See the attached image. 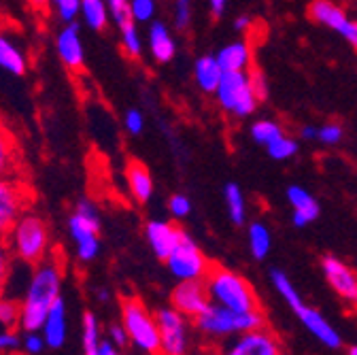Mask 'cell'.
I'll list each match as a JSON object with an SVG mask.
<instances>
[{
	"mask_svg": "<svg viewBox=\"0 0 357 355\" xmlns=\"http://www.w3.org/2000/svg\"><path fill=\"white\" fill-rule=\"evenodd\" d=\"M62 273L64 266L60 257H45L40 264L32 266V275L22 298V322L24 332H40L50 308L62 298Z\"/></svg>",
	"mask_w": 357,
	"mask_h": 355,
	"instance_id": "1",
	"label": "cell"
},
{
	"mask_svg": "<svg viewBox=\"0 0 357 355\" xmlns=\"http://www.w3.org/2000/svg\"><path fill=\"white\" fill-rule=\"evenodd\" d=\"M204 283H206L213 304L226 306L232 310H241V313L259 310V300H257L253 285L236 271L213 264V269L208 271Z\"/></svg>",
	"mask_w": 357,
	"mask_h": 355,
	"instance_id": "2",
	"label": "cell"
},
{
	"mask_svg": "<svg viewBox=\"0 0 357 355\" xmlns=\"http://www.w3.org/2000/svg\"><path fill=\"white\" fill-rule=\"evenodd\" d=\"M194 326L202 336L211 340H221V338H234L249 330L264 328L266 317L261 313V308L251 310V313H241V310H232L211 302L204 313L194 319Z\"/></svg>",
	"mask_w": 357,
	"mask_h": 355,
	"instance_id": "3",
	"label": "cell"
},
{
	"mask_svg": "<svg viewBox=\"0 0 357 355\" xmlns=\"http://www.w3.org/2000/svg\"><path fill=\"white\" fill-rule=\"evenodd\" d=\"M7 245L20 262L28 266L40 264L50 251V228L45 219L32 211H26L7 234Z\"/></svg>",
	"mask_w": 357,
	"mask_h": 355,
	"instance_id": "4",
	"label": "cell"
},
{
	"mask_svg": "<svg viewBox=\"0 0 357 355\" xmlns=\"http://www.w3.org/2000/svg\"><path fill=\"white\" fill-rule=\"evenodd\" d=\"M121 324L128 330L130 342L145 355H162V338L158 317L134 296L121 298Z\"/></svg>",
	"mask_w": 357,
	"mask_h": 355,
	"instance_id": "5",
	"label": "cell"
},
{
	"mask_svg": "<svg viewBox=\"0 0 357 355\" xmlns=\"http://www.w3.org/2000/svg\"><path fill=\"white\" fill-rule=\"evenodd\" d=\"M215 100L223 113H228L232 117H249L255 113L257 105L261 103L251 85L249 70H232L223 73L221 83L215 90Z\"/></svg>",
	"mask_w": 357,
	"mask_h": 355,
	"instance_id": "6",
	"label": "cell"
},
{
	"mask_svg": "<svg viewBox=\"0 0 357 355\" xmlns=\"http://www.w3.org/2000/svg\"><path fill=\"white\" fill-rule=\"evenodd\" d=\"M68 232L75 241V251L81 262H92L100 251V211L89 200L81 198L68 219Z\"/></svg>",
	"mask_w": 357,
	"mask_h": 355,
	"instance_id": "7",
	"label": "cell"
},
{
	"mask_svg": "<svg viewBox=\"0 0 357 355\" xmlns=\"http://www.w3.org/2000/svg\"><path fill=\"white\" fill-rule=\"evenodd\" d=\"M164 264L176 281H204L213 269V262L202 253V249L188 232Z\"/></svg>",
	"mask_w": 357,
	"mask_h": 355,
	"instance_id": "8",
	"label": "cell"
},
{
	"mask_svg": "<svg viewBox=\"0 0 357 355\" xmlns=\"http://www.w3.org/2000/svg\"><path fill=\"white\" fill-rule=\"evenodd\" d=\"M32 202L30 190L15 176H0V239H7L15 221Z\"/></svg>",
	"mask_w": 357,
	"mask_h": 355,
	"instance_id": "9",
	"label": "cell"
},
{
	"mask_svg": "<svg viewBox=\"0 0 357 355\" xmlns=\"http://www.w3.org/2000/svg\"><path fill=\"white\" fill-rule=\"evenodd\" d=\"M160 338H162V355H188L190 353V324L183 313L174 306H162L155 310Z\"/></svg>",
	"mask_w": 357,
	"mask_h": 355,
	"instance_id": "10",
	"label": "cell"
},
{
	"mask_svg": "<svg viewBox=\"0 0 357 355\" xmlns=\"http://www.w3.org/2000/svg\"><path fill=\"white\" fill-rule=\"evenodd\" d=\"M219 355H283V347L277 334L264 326L234 336Z\"/></svg>",
	"mask_w": 357,
	"mask_h": 355,
	"instance_id": "11",
	"label": "cell"
},
{
	"mask_svg": "<svg viewBox=\"0 0 357 355\" xmlns=\"http://www.w3.org/2000/svg\"><path fill=\"white\" fill-rule=\"evenodd\" d=\"M321 271L332 292L347 304L357 306V269L334 255H326L321 259Z\"/></svg>",
	"mask_w": 357,
	"mask_h": 355,
	"instance_id": "12",
	"label": "cell"
},
{
	"mask_svg": "<svg viewBox=\"0 0 357 355\" xmlns=\"http://www.w3.org/2000/svg\"><path fill=\"white\" fill-rule=\"evenodd\" d=\"M211 304V296L204 281H178L170 292V306L188 319H196L202 315Z\"/></svg>",
	"mask_w": 357,
	"mask_h": 355,
	"instance_id": "13",
	"label": "cell"
},
{
	"mask_svg": "<svg viewBox=\"0 0 357 355\" xmlns=\"http://www.w3.org/2000/svg\"><path fill=\"white\" fill-rule=\"evenodd\" d=\"M185 230L168 219H149L145 224V239L158 259L166 262L168 255L183 241Z\"/></svg>",
	"mask_w": 357,
	"mask_h": 355,
	"instance_id": "14",
	"label": "cell"
},
{
	"mask_svg": "<svg viewBox=\"0 0 357 355\" xmlns=\"http://www.w3.org/2000/svg\"><path fill=\"white\" fill-rule=\"evenodd\" d=\"M294 313H296L298 322L306 328V332L310 336H315L324 347H328V349H340L342 347V336L317 308H312L304 302L298 310H294Z\"/></svg>",
	"mask_w": 357,
	"mask_h": 355,
	"instance_id": "15",
	"label": "cell"
},
{
	"mask_svg": "<svg viewBox=\"0 0 357 355\" xmlns=\"http://www.w3.org/2000/svg\"><path fill=\"white\" fill-rule=\"evenodd\" d=\"M56 50L60 60L70 68V70H81L85 64V52H83V43L79 34V26L75 22L64 24V28L58 32L56 38Z\"/></svg>",
	"mask_w": 357,
	"mask_h": 355,
	"instance_id": "16",
	"label": "cell"
},
{
	"mask_svg": "<svg viewBox=\"0 0 357 355\" xmlns=\"http://www.w3.org/2000/svg\"><path fill=\"white\" fill-rule=\"evenodd\" d=\"M287 202L291 206V221L296 228H304L319 217V202L306 188L289 186L287 188Z\"/></svg>",
	"mask_w": 357,
	"mask_h": 355,
	"instance_id": "17",
	"label": "cell"
},
{
	"mask_svg": "<svg viewBox=\"0 0 357 355\" xmlns=\"http://www.w3.org/2000/svg\"><path fill=\"white\" fill-rule=\"evenodd\" d=\"M147 47L158 64H168L176 56V40L164 22H151L147 32Z\"/></svg>",
	"mask_w": 357,
	"mask_h": 355,
	"instance_id": "18",
	"label": "cell"
},
{
	"mask_svg": "<svg viewBox=\"0 0 357 355\" xmlns=\"http://www.w3.org/2000/svg\"><path fill=\"white\" fill-rule=\"evenodd\" d=\"M126 183H128V192L130 196L145 204L151 200L153 192H155V183H153V176L149 172V168L139 162V160H130L126 166Z\"/></svg>",
	"mask_w": 357,
	"mask_h": 355,
	"instance_id": "19",
	"label": "cell"
},
{
	"mask_svg": "<svg viewBox=\"0 0 357 355\" xmlns=\"http://www.w3.org/2000/svg\"><path fill=\"white\" fill-rule=\"evenodd\" d=\"M40 334H43V338L50 349H60L66 342L68 317H66V302L62 298L50 308V315L40 328Z\"/></svg>",
	"mask_w": 357,
	"mask_h": 355,
	"instance_id": "20",
	"label": "cell"
},
{
	"mask_svg": "<svg viewBox=\"0 0 357 355\" xmlns=\"http://www.w3.org/2000/svg\"><path fill=\"white\" fill-rule=\"evenodd\" d=\"M306 13L315 24H319L332 32H338L340 26L351 17L347 13V9L340 3H336V0H312Z\"/></svg>",
	"mask_w": 357,
	"mask_h": 355,
	"instance_id": "21",
	"label": "cell"
},
{
	"mask_svg": "<svg viewBox=\"0 0 357 355\" xmlns=\"http://www.w3.org/2000/svg\"><path fill=\"white\" fill-rule=\"evenodd\" d=\"M217 60H219L223 73L249 70L253 66V50L247 40H234L219 50Z\"/></svg>",
	"mask_w": 357,
	"mask_h": 355,
	"instance_id": "22",
	"label": "cell"
},
{
	"mask_svg": "<svg viewBox=\"0 0 357 355\" xmlns=\"http://www.w3.org/2000/svg\"><path fill=\"white\" fill-rule=\"evenodd\" d=\"M221 77H223V68L217 60V54L200 56L194 62V79H196V85L200 92L215 94V90L221 83Z\"/></svg>",
	"mask_w": 357,
	"mask_h": 355,
	"instance_id": "23",
	"label": "cell"
},
{
	"mask_svg": "<svg viewBox=\"0 0 357 355\" xmlns=\"http://www.w3.org/2000/svg\"><path fill=\"white\" fill-rule=\"evenodd\" d=\"M20 166V149L13 132L0 121V176H13Z\"/></svg>",
	"mask_w": 357,
	"mask_h": 355,
	"instance_id": "24",
	"label": "cell"
},
{
	"mask_svg": "<svg viewBox=\"0 0 357 355\" xmlns=\"http://www.w3.org/2000/svg\"><path fill=\"white\" fill-rule=\"evenodd\" d=\"M0 68H5L7 73L17 77H22L28 70V60L24 52L5 34H0Z\"/></svg>",
	"mask_w": 357,
	"mask_h": 355,
	"instance_id": "25",
	"label": "cell"
},
{
	"mask_svg": "<svg viewBox=\"0 0 357 355\" xmlns=\"http://www.w3.org/2000/svg\"><path fill=\"white\" fill-rule=\"evenodd\" d=\"M247 241H249V251L255 259H266L273 249V232L264 221H253V224H249Z\"/></svg>",
	"mask_w": 357,
	"mask_h": 355,
	"instance_id": "26",
	"label": "cell"
},
{
	"mask_svg": "<svg viewBox=\"0 0 357 355\" xmlns=\"http://www.w3.org/2000/svg\"><path fill=\"white\" fill-rule=\"evenodd\" d=\"M81 20L87 28L102 32L111 20L109 7L105 0H81Z\"/></svg>",
	"mask_w": 357,
	"mask_h": 355,
	"instance_id": "27",
	"label": "cell"
},
{
	"mask_svg": "<svg viewBox=\"0 0 357 355\" xmlns=\"http://www.w3.org/2000/svg\"><path fill=\"white\" fill-rule=\"evenodd\" d=\"M223 198H226V209L234 226H243L247 221V200L243 190L236 183H228L223 190Z\"/></svg>",
	"mask_w": 357,
	"mask_h": 355,
	"instance_id": "28",
	"label": "cell"
},
{
	"mask_svg": "<svg viewBox=\"0 0 357 355\" xmlns=\"http://www.w3.org/2000/svg\"><path fill=\"white\" fill-rule=\"evenodd\" d=\"M139 22H126L119 26V40H121V50L128 58H141L143 56V38L139 32Z\"/></svg>",
	"mask_w": 357,
	"mask_h": 355,
	"instance_id": "29",
	"label": "cell"
},
{
	"mask_svg": "<svg viewBox=\"0 0 357 355\" xmlns=\"http://www.w3.org/2000/svg\"><path fill=\"white\" fill-rule=\"evenodd\" d=\"M249 135H251L253 143H257V145H261V147L266 149L275 139H279V137L283 135V128H281L279 121L264 117V119H257V121L251 123Z\"/></svg>",
	"mask_w": 357,
	"mask_h": 355,
	"instance_id": "30",
	"label": "cell"
},
{
	"mask_svg": "<svg viewBox=\"0 0 357 355\" xmlns=\"http://www.w3.org/2000/svg\"><path fill=\"white\" fill-rule=\"evenodd\" d=\"M100 324L94 313L83 315V355H100Z\"/></svg>",
	"mask_w": 357,
	"mask_h": 355,
	"instance_id": "31",
	"label": "cell"
},
{
	"mask_svg": "<svg viewBox=\"0 0 357 355\" xmlns=\"http://www.w3.org/2000/svg\"><path fill=\"white\" fill-rule=\"evenodd\" d=\"M273 285H275V289L279 292V296L287 302V306L291 310H298L304 304L300 292L296 289V285L291 283V279L283 271H273Z\"/></svg>",
	"mask_w": 357,
	"mask_h": 355,
	"instance_id": "32",
	"label": "cell"
},
{
	"mask_svg": "<svg viewBox=\"0 0 357 355\" xmlns=\"http://www.w3.org/2000/svg\"><path fill=\"white\" fill-rule=\"evenodd\" d=\"M298 149H300V145H298V141L294 139V137H289V135H283L279 137V139H275L271 145L266 147V153L271 156V160H277V162H287V160H291L296 153H298Z\"/></svg>",
	"mask_w": 357,
	"mask_h": 355,
	"instance_id": "33",
	"label": "cell"
},
{
	"mask_svg": "<svg viewBox=\"0 0 357 355\" xmlns=\"http://www.w3.org/2000/svg\"><path fill=\"white\" fill-rule=\"evenodd\" d=\"M22 322V302L0 296V326L5 328H17Z\"/></svg>",
	"mask_w": 357,
	"mask_h": 355,
	"instance_id": "34",
	"label": "cell"
},
{
	"mask_svg": "<svg viewBox=\"0 0 357 355\" xmlns=\"http://www.w3.org/2000/svg\"><path fill=\"white\" fill-rule=\"evenodd\" d=\"M192 3L194 0H174V13H172V26L176 30H188L192 22Z\"/></svg>",
	"mask_w": 357,
	"mask_h": 355,
	"instance_id": "35",
	"label": "cell"
},
{
	"mask_svg": "<svg viewBox=\"0 0 357 355\" xmlns=\"http://www.w3.org/2000/svg\"><path fill=\"white\" fill-rule=\"evenodd\" d=\"M132 17L139 24H147L155 17V0H130Z\"/></svg>",
	"mask_w": 357,
	"mask_h": 355,
	"instance_id": "36",
	"label": "cell"
},
{
	"mask_svg": "<svg viewBox=\"0 0 357 355\" xmlns=\"http://www.w3.org/2000/svg\"><path fill=\"white\" fill-rule=\"evenodd\" d=\"M344 137L340 123H324L317 128V143L321 145H338Z\"/></svg>",
	"mask_w": 357,
	"mask_h": 355,
	"instance_id": "37",
	"label": "cell"
},
{
	"mask_svg": "<svg viewBox=\"0 0 357 355\" xmlns=\"http://www.w3.org/2000/svg\"><path fill=\"white\" fill-rule=\"evenodd\" d=\"M107 7H109V13H111V20L117 24V28L132 17V9H130V0H105Z\"/></svg>",
	"mask_w": 357,
	"mask_h": 355,
	"instance_id": "38",
	"label": "cell"
},
{
	"mask_svg": "<svg viewBox=\"0 0 357 355\" xmlns=\"http://www.w3.org/2000/svg\"><path fill=\"white\" fill-rule=\"evenodd\" d=\"M52 5L56 7V13L64 24L75 22V17L81 13V0H52Z\"/></svg>",
	"mask_w": 357,
	"mask_h": 355,
	"instance_id": "39",
	"label": "cell"
},
{
	"mask_svg": "<svg viewBox=\"0 0 357 355\" xmlns=\"http://www.w3.org/2000/svg\"><path fill=\"white\" fill-rule=\"evenodd\" d=\"M168 211L174 219H185L192 215V200L185 194H172L168 198Z\"/></svg>",
	"mask_w": 357,
	"mask_h": 355,
	"instance_id": "40",
	"label": "cell"
},
{
	"mask_svg": "<svg viewBox=\"0 0 357 355\" xmlns=\"http://www.w3.org/2000/svg\"><path fill=\"white\" fill-rule=\"evenodd\" d=\"M11 249L7 245L5 239H0V296L5 292V285H7V279H9V271H11Z\"/></svg>",
	"mask_w": 357,
	"mask_h": 355,
	"instance_id": "41",
	"label": "cell"
},
{
	"mask_svg": "<svg viewBox=\"0 0 357 355\" xmlns=\"http://www.w3.org/2000/svg\"><path fill=\"white\" fill-rule=\"evenodd\" d=\"M123 126H126V130L130 132L132 137H139V135H143V130H145V115L139 109H130L123 115Z\"/></svg>",
	"mask_w": 357,
	"mask_h": 355,
	"instance_id": "42",
	"label": "cell"
},
{
	"mask_svg": "<svg viewBox=\"0 0 357 355\" xmlns=\"http://www.w3.org/2000/svg\"><path fill=\"white\" fill-rule=\"evenodd\" d=\"M47 347L40 332H26V336L22 338V349L26 355H40L43 349Z\"/></svg>",
	"mask_w": 357,
	"mask_h": 355,
	"instance_id": "43",
	"label": "cell"
},
{
	"mask_svg": "<svg viewBox=\"0 0 357 355\" xmlns=\"http://www.w3.org/2000/svg\"><path fill=\"white\" fill-rule=\"evenodd\" d=\"M249 77H251V85H253L257 98L266 100L268 98V79H266L264 70H259L257 66H251L249 68Z\"/></svg>",
	"mask_w": 357,
	"mask_h": 355,
	"instance_id": "44",
	"label": "cell"
},
{
	"mask_svg": "<svg viewBox=\"0 0 357 355\" xmlns=\"http://www.w3.org/2000/svg\"><path fill=\"white\" fill-rule=\"evenodd\" d=\"M22 347V338L17 336V332L13 330H5V332H0V355H5L9 351H17Z\"/></svg>",
	"mask_w": 357,
	"mask_h": 355,
	"instance_id": "45",
	"label": "cell"
},
{
	"mask_svg": "<svg viewBox=\"0 0 357 355\" xmlns=\"http://www.w3.org/2000/svg\"><path fill=\"white\" fill-rule=\"evenodd\" d=\"M338 34L349 43V45H351V47L355 50V54H357V20L349 17V20L340 26Z\"/></svg>",
	"mask_w": 357,
	"mask_h": 355,
	"instance_id": "46",
	"label": "cell"
},
{
	"mask_svg": "<svg viewBox=\"0 0 357 355\" xmlns=\"http://www.w3.org/2000/svg\"><path fill=\"white\" fill-rule=\"evenodd\" d=\"M109 340L113 345H117L119 349H123L126 345H130V336H128V330L123 324H113L109 326Z\"/></svg>",
	"mask_w": 357,
	"mask_h": 355,
	"instance_id": "47",
	"label": "cell"
},
{
	"mask_svg": "<svg viewBox=\"0 0 357 355\" xmlns=\"http://www.w3.org/2000/svg\"><path fill=\"white\" fill-rule=\"evenodd\" d=\"M228 3H230V0H206L208 11H211L213 17H221L223 11H226V7H228Z\"/></svg>",
	"mask_w": 357,
	"mask_h": 355,
	"instance_id": "48",
	"label": "cell"
},
{
	"mask_svg": "<svg viewBox=\"0 0 357 355\" xmlns=\"http://www.w3.org/2000/svg\"><path fill=\"white\" fill-rule=\"evenodd\" d=\"M317 128L319 126H312V123H306L300 128V139L304 141H317Z\"/></svg>",
	"mask_w": 357,
	"mask_h": 355,
	"instance_id": "49",
	"label": "cell"
},
{
	"mask_svg": "<svg viewBox=\"0 0 357 355\" xmlns=\"http://www.w3.org/2000/svg\"><path fill=\"white\" fill-rule=\"evenodd\" d=\"M234 28H236L238 32H243V34H249V32H251V28H253V17H249V15H241V17L234 22Z\"/></svg>",
	"mask_w": 357,
	"mask_h": 355,
	"instance_id": "50",
	"label": "cell"
},
{
	"mask_svg": "<svg viewBox=\"0 0 357 355\" xmlns=\"http://www.w3.org/2000/svg\"><path fill=\"white\" fill-rule=\"evenodd\" d=\"M100 355H121V349L111 340H100Z\"/></svg>",
	"mask_w": 357,
	"mask_h": 355,
	"instance_id": "51",
	"label": "cell"
},
{
	"mask_svg": "<svg viewBox=\"0 0 357 355\" xmlns=\"http://www.w3.org/2000/svg\"><path fill=\"white\" fill-rule=\"evenodd\" d=\"M28 3H30L34 9H45V7L50 5V0H28Z\"/></svg>",
	"mask_w": 357,
	"mask_h": 355,
	"instance_id": "52",
	"label": "cell"
},
{
	"mask_svg": "<svg viewBox=\"0 0 357 355\" xmlns=\"http://www.w3.org/2000/svg\"><path fill=\"white\" fill-rule=\"evenodd\" d=\"M98 300L109 302V292H107V289H98Z\"/></svg>",
	"mask_w": 357,
	"mask_h": 355,
	"instance_id": "53",
	"label": "cell"
},
{
	"mask_svg": "<svg viewBox=\"0 0 357 355\" xmlns=\"http://www.w3.org/2000/svg\"><path fill=\"white\" fill-rule=\"evenodd\" d=\"M347 355H357V345H351V347L347 349Z\"/></svg>",
	"mask_w": 357,
	"mask_h": 355,
	"instance_id": "54",
	"label": "cell"
},
{
	"mask_svg": "<svg viewBox=\"0 0 357 355\" xmlns=\"http://www.w3.org/2000/svg\"><path fill=\"white\" fill-rule=\"evenodd\" d=\"M353 3H357V0H353Z\"/></svg>",
	"mask_w": 357,
	"mask_h": 355,
	"instance_id": "55",
	"label": "cell"
}]
</instances>
